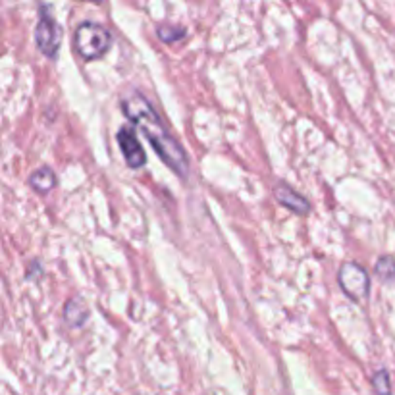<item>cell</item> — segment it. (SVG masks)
I'll list each match as a JSON object with an SVG mask.
<instances>
[{"label": "cell", "instance_id": "cell-4", "mask_svg": "<svg viewBox=\"0 0 395 395\" xmlns=\"http://www.w3.org/2000/svg\"><path fill=\"white\" fill-rule=\"evenodd\" d=\"M62 41V29L57 23L48 12H45V6H41V18H39L37 28H35V43L37 48L48 58H57L58 48Z\"/></svg>", "mask_w": 395, "mask_h": 395}, {"label": "cell", "instance_id": "cell-7", "mask_svg": "<svg viewBox=\"0 0 395 395\" xmlns=\"http://www.w3.org/2000/svg\"><path fill=\"white\" fill-rule=\"evenodd\" d=\"M29 185L33 191H37L41 195H45L48 191L57 188V174L50 168H39L29 176Z\"/></svg>", "mask_w": 395, "mask_h": 395}, {"label": "cell", "instance_id": "cell-8", "mask_svg": "<svg viewBox=\"0 0 395 395\" xmlns=\"http://www.w3.org/2000/svg\"><path fill=\"white\" fill-rule=\"evenodd\" d=\"M89 318V309L85 307V303L81 299H70L64 307V320L72 328H79L83 326Z\"/></svg>", "mask_w": 395, "mask_h": 395}, {"label": "cell", "instance_id": "cell-5", "mask_svg": "<svg viewBox=\"0 0 395 395\" xmlns=\"http://www.w3.org/2000/svg\"><path fill=\"white\" fill-rule=\"evenodd\" d=\"M116 139H118V147H120V151H122L123 160H125V164H128L130 168L139 170L147 164L145 149H143V145L139 143V137H137V133H135L132 125H122V128L118 130Z\"/></svg>", "mask_w": 395, "mask_h": 395}, {"label": "cell", "instance_id": "cell-1", "mask_svg": "<svg viewBox=\"0 0 395 395\" xmlns=\"http://www.w3.org/2000/svg\"><path fill=\"white\" fill-rule=\"evenodd\" d=\"M123 116L133 122L141 133L149 139L151 147L156 151L159 159L168 166L176 176L188 178L189 176V159L185 149L179 145L174 135L168 132L166 123L162 122L160 114L152 103L143 93H132L122 99Z\"/></svg>", "mask_w": 395, "mask_h": 395}, {"label": "cell", "instance_id": "cell-6", "mask_svg": "<svg viewBox=\"0 0 395 395\" xmlns=\"http://www.w3.org/2000/svg\"><path fill=\"white\" fill-rule=\"evenodd\" d=\"M274 197H276V201H278L282 207L292 210L295 214H299V216L309 214V210H311L309 201L303 197L301 193H297L295 189L290 188L287 183H278V185L274 188Z\"/></svg>", "mask_w": 395, "mask_h": 395}, {"label": "cell", "instance_id": "cell-3", "mask_svg": "<svg viewBox=\"0 0 395 395\" xmlns=\"http://www.w3.org/2000/svg\"><path fill=\"white\" fill-rule=\"evenodd\" d=\"M338 283L349 299H365L370 292V276L357 263H343L338 270Z\"/></svg>", "mask_w": 395, "mask_h": 395}, {"label": "cell", "instance_id": "cell-12", "mask_svg": "<svg viewBox=\"0 0 395 395\" xmlns=\"http://www.w3.org/2000/svg\"><path fill=\"white\" fill-rule=\"evenodd\" d=\"M41 274H43V266L39 264V261H33V263L28 266V272H26V276H28L29 280H37Z\"/></svg>", "mask_w": 395, "mask_h": 395}, {"label": "cell", "instance_id": "cell-2", "mask_svg": "<svg viewBox=\"0 0 395 395\" xmlns=\"http://www.w3.org/2000/svg\"><path fill=\"white\" fill-rule=\"evenodd\" d=\"M112 47V33L97 21H83L74 31V48L83 60H99Z\"/></svg>", "mask_w": 395, "mask_h": 395}, {"label": "cell", "instance_id": "cell-9", "mask_svg": "<svg viewBox=\"0 0 395 395\" xmlns=\"http://www.w3.org/2000/svg\"><path fill=\"white\" fill-rule=\"evenodd\" d=\"M376 274L384 280V282H394L395 280V259L389 254H384L378 259L376 266H374Z\"/></svg>", "mask_w": 395, "mask_h": 395}, {"label": "cell", "instance_id": "cell-11", "mask_svg": "<svg viewBox=\"0 0 395 395\" xmlns=\"http://www.w3.org/2000/svg\"><path fill=\"white\" fill-rule=\"evenodd\" d=\"M372 386L378 395H392V382H389L387 370H378L372 376Z\"/></svg>", "mask_w": 395, "mask_h": 395}, {"label": "cell", "instance_id": "cell-10", "mask_svg": "<svg viewBox=\"0 0 395 395\" xmlns=\"http://www.w3.org/2000/svg\"><path fill=\"white\" fill-rule=\"evenodd\" d=\"M159 39L164 43H178L181 39L188 35V31L183 28H174V26H160L159 28Z\"/></svg>", "mask_w": 395, "mask_h": 395}]
</instances>
